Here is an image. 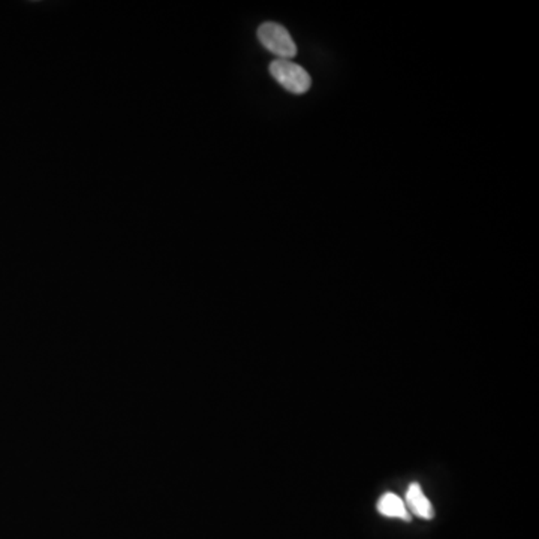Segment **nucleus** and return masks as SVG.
<instances>
[{
  "label": "nucleus",
  "mask_w": 539,
  "mask_h": 539,
  "mask_svg": "<svg viewBox=\"0 0 539 539\" xmlns=\"http://www.w3.org/2000/svg\"><path fill=\"white\" fill-rule=\"evenodd\" d=\"M270 74L285 90L294 95H303L312 88L309 72L292 61L276 59L270 63Z\"/></svg>",
  "instance_id": "f03ea898"
},
{
  "label": "nucleus",
  "mask_w": 539,
  "mask_h": 539,
  "mask_svg": "<svg viewBox=\"0 0 539 539\" xmlns=\"http://www.w3.org/2000/svg\"><path fill=\"white\" fill-rule=\"evenodd\" d=\"M258 40L267 52L282 61H292L298 52L291 33L287 31V27H283L279 23H262L258 29Z\"/></svg>",
  "instance_id": "f257e3e1"
},
{
  "label": "nucleus",
  "mask_w": 539,
  "mask_h": 539,
  "mask_svg": "<svg viewBox=\"0 0 539 539\" xmlns=\"http://www.w3.org/2000/svg\"><path fill=\"white\" fill-rule=\"evenodd\" d=\"M406 502H408L411 513L415 514L417 517L422 520H431L435 517V509L430 500L427 499V496L422 493L421 487L418 484H411L406 493Z\"/></svg>",
  "instance_id": "7ed1b4c3"
},
{
  "label": "nucleus",
  "mask_w": 539,
  "mask_h": 539,
  "mask_svg": "<svg viewBox=\"0 0 539 539\" xmlns=\"http://www.w3.org/2000/svg\"><path fill=\"white\" fill-rule=\"evenodd\" d=\"M376 506H378L379 514H383L385 517L399 518L403 522H411L408 506L394 493H385V495L381 496Z\"/></svg>",
  "instance_id": "20e7f679"
}]
</instances>
